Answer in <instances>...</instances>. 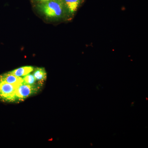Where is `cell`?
<instances>
[{"mask_svg":"<svg viewBox=\"0 0 148 148\" xmlns=\"http://www.w3.org/2000/svg\"><path fill=\"white\" fill-rule=\"evenodd\" d=\"M40 8L46 17L52 19H59L67 14L61 0H52L42 3Z\"/></svg>","mask_w":148,"mask_h":148,"instance_id":"cell-1","label":"cell"},{"mask_svg":"<svg viewBox=\"0 0 148 148\" xmlns=\"http://www.w3.org/2000/svg\"><path fill=\"white\" fill-rule=\"evenodd\" d=\"M18 86L0 80V101L5 102L16 101V90Z\"/></svg>","mask_w":148,"mask_h":148,"instance_id":"cell-2","label":"cell"},{"mask_svg":"<svg viewBox=\"0 0 148 148\" xmlns=\"http://www.w3.org/2000/svg\"><path fill=\"white\" fill-rule=\"evenodd\" d=\"M40 86L31 85L22 83L18 86L16 90V101H24L32 94L36 93Z\"/></svg>","mask_w":148,"mask_h":148,"instance_id":"cell-3","label":"cell"},{"mask_svg":"<svg viewBox=\"0 0 148 148\" xmlns=\"http://www.w3.org/2000/svg\"><path fill=\"white\" fill-rule=\"evenodd\" d=\"M82 0H61L66 13L70 15H74L77 10Z\"/></svg>","mask_w":148,"mask_h":148,"instance_id":"cell-4","label":"cell"},{"mask_svg":"<svg viewBox=\"0 0 148 148\" xmlns=\"http://www.w3.org/2000/svg\"><path fill=\"white\" fill-rule=\"evenodd\" d=\"M0 80L14 85L19 86L23 82V78L16 76L10 72L0 75Z\"/></svg>","mask_w":148,"mask_h":148,"instance_id":"cell-5","label":"cell"},{"mask_svg":"<svg viewBox=\"0 0 148 148\" xmlns=\"http://www.w3.org/2000/svg\"><path fill=\"white\" fill-rule=\"evenodd\" d=\"M34 70V68L32 66H27L18 68L10 72L16 76L22 77L32 73Z\"/></svg>","mask_w":148,"mask_h":148,"instance_id":"cell-6","label":"cell"},{"mask_svg":"<svg viewBox=\"0 0 148 148\" xmlns=\"http://www.w3.org/2000/svg\"><path fill=\"white\" fill-rule=\"evenodd\" d=\"M37 81L40 84H42L47 79V73L45 69L43 68H37L35 69L33 73Z\"/></svg>","mask_w":148,"mask_h":148,"instance_id":"cell-7","label":"cell"},{"mask_svg":"<svg viewBox=\"0 0 148 148\" xmlns=\"http://www.w3.org/2000/svg\"><path fill=\"white\" fill-rule=\"evenodd\" d=\"M23 82L26 84L36 85L37 81L33 74L29 73L24 76L23 78Z\"/></svg>","mask_w":148,"mask_h":148,"instance_id":"cell-8","label":"cell"},{"mask_svg":"<svg viewBox=\"0 0 148 148\" xmlns=\"http://www.w3.org/2000/svg\"><path fill=\"white\" fill-rule=\"evenodd\" d=\"M41 2L44 3L46 2L49 1H52V0H39Z\"/></svg>","mask_w":148,"mask_h":148,"instance_id":"cell-9","label":"cell"}]
</instances>
